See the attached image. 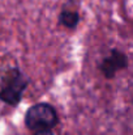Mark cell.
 I'll list each match as a JSON object with an SVG mask.
<instances>
[{"label": "cell", "mask_w": 133, "mask_h": 135, "mask_svg": "<svg viewBox=\"0 0 133 135\" xmlns=\"http://www.w3.org/2000/svg\"><path fill=\"white\" fill-rule=\"evenodd\" d=\"M59 123V114L54 105L39 102L30 106L25 113V126L37 131L41 129H54Z\"/></svg>", "instance_id": "7a4b0ae2"}, {"label": "cell", "mask_w": 133, "mask_h": 135, "mask_svg": "<svg viewBox=\"0 0 133 135\" xmlns=\"http://www.w3.org/2000/svg\"><path fill=\"white\" fill-rule=\"evenodd\" d=\"M34 135H55V133L52 129H41L34 131Z\"/></svg>", "instance_id": "5b68a950"}, {"label": "cell", "mask_w": 133, "mask_h": 135, "mask_svg": "<svg viewBox=\"0 0 133 135\" xmlns=\"http://www.w3.org/2000/svg\"><path fill=\"white\" fill-rule=\"evenodd\" d=\"M128 64L129 59L124 51L119 49H111L108 54L103 56L102 60L98 63V70L107 80H111L116 76L119 71L125 70Z\"/></svg>", "instance_id": "3957f363"}, {"label": "cell", "mask_w": 133, "mask_h": 135, "mask_svg": "<svg viewBox=\"0 0 133 135\" xmlns=\"http://www.w3.org/2000/svg\"><path fill=\"white\" fill-rule=\"evenodd\" d=\"M80 20H81L80 13L76 11H72V9H64L59 15V24L71 30H73L78 26Z\"/></svg>", "instance_id": "277c9868"}, {"label": "cell", "mask_w": 133, "mask_h": 135, "mask_svg": "<svg viewBox=\"0 0 133 135\" xmlns=\"http://www.w3.org/2000/svg\"><path fill=\"white\" fill-rule=\"evenodd\" d=\"M29 83L30 79L18 67H9L1 78L0 101L9 106H17L28 89Z\"/></svg>", "instance_id": "6da1fadb"}]
</instances>
